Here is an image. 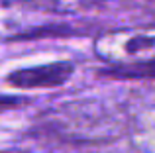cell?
I'll use <instances>...</instances> for the list:
<instances>
[{
  "label": "cell",
  "instance_id": "cell-1",
  "mask_svg": "<svg viewBox=\"0 0 155 153\" xmlns=\"http://www.w3.org/2000/svg\"><path fill=\"white\" fill-rule=\"evenodd\" d=\"M96 55L118 69L155 65V28L102 34L94 41Z\"/></svg>",
  "mask_w": 155,
  "mask_h": 153
},
{
  "label": "cell",
  "instance_id": "cell-2",
  "mask_svg": "<svg viewBox=\"0 0 155 153\" xmlns=\"http://www.w3.org/2000/svg\"><path fill=\"white\" fill-rule=\"evenodd\" d=\"M75 65L69 61H53L45 65H35V67H24L16 69L6 76L8 84L16 88H55L65 84L71 79Z\"/></svg>",
  "mask_w": 155,
  "mask_h": 153
}]
</instances>
